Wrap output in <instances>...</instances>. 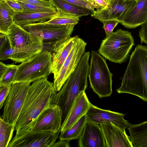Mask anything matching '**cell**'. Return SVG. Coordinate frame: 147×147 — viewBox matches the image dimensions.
<instances>
[{"label": "cell", "mask_w": 147, "mask_h": 147, "mask_svg": "<svg viewBox=\"0 0 147 147\" xmlns=\"http://www.w3.org/2000/svg\"><path fill=\"white\" fill-rule=\"evenodd\" d=\"M57 94L53 83L47 77L36 80L30 86L23 106L15 125L16 135L26 132L45 109L56 105Z\"/></svg>", "instance_id": "obj_1"}, {"label": "cell", "mask_w": 147, "mask_h": 147, "mask_svg": "<svg viewBox=\"0 0 147 147\" xmlns=\"http://www.w3.org/2000/svg\"><path fill=\"white\" fill-rule=\"evenodd\" d=\"M18 2L23 8V11L26 12H43L57 11L56 9L54 7H48Z\"/></svg>", "instance_id": "obj_29"}, {"label": "cell", "mask_w": 147, "mask_h": 147, "mask_svg": "<svg viewBox=\"0 0 147 147\" xmlns=\"http://www.w3.org/2000/svg\"><path fill=\"white\" fill-rule=\"evenodd\" d=\"M127 129L132 147H147V121L136 125L129 123Z\"/></svg>", "instance_id": "obj_22"}, {"label": "cell", "mask_w": 147, "mask_h": 147, "mask_svg": "<svg viewBox=\"0 0 147 147\" xmlns=\"http://www.w3.org/2000/svg\"><path fill=\"white\" fill-rule=\"evenodd\" d=\"M147 21V0L136 2L120 23L128 29L135 28Z\"/></svg>", "instance_id": "obj_19"}, {"label": "cell", "mask_w": 147, "mask_h": 147, "mask_svg": "<svg viewBox=\"0 0 147 147\" xmlns=\"http://www.w3.org/2000/svg\"><path fill=\"white\" fill-rule=\"evenodd\" d=\"M45 21L21 26L27 32L40 38L43 44L42 50L52 54L61 43L71 36L74 26L49 24Z\"/></svg>", "instance_id": "obj_5"}, {"label": "cell", "mask_w": 147, "mask_h": 147, "mask_svg": "<svg viewBox=\"0 0 147 147\" xmlns=\"http://www.w3.org/2000/svg\"><path fill=\"white\" fill-rule=\"evenodd\" d=\"M87 43L80 37L76 40L57 78L54 80L56 92H59L71 74L74 71L85 53Z\"/></svg>", "instance_id": "obj_9"}, {"label": "cell", "mask_w": 147, "mask_h": 147, "mask_svg": "<svg viewBox=\"0 0 147 147\" xmlns=\"http://www.w3.org/2000/svg\"><path fill=\"white\" fill-rule=\"evenodd\" d=\"M136 1L108 0L105 7L95 10L91 15L102 23L105 21L115 20L120 23L135 5Z\"/></svg>", "instance_id": "obj_12"}, {"label": "cell", "mask_w": 147, "mask_h": 147, "mask_svg": "<svg viewBox=\"0 0 147 147\" xmlns=\"http://www.w3.org/2000/svg\"><path fill=\"white\" fill-rule=\"evenodd\" d=\"M72 4L87 8L93 11L95 10L94 6L86 0H64Z\"/></svg>", "instance_id": "obj_32"}, {"label": "cell", "mask_w": 147, "mask_h": 147, "mask_svg": "<svg viewBox=\"0 0 147 147\" xmlns=\"http://www.w3.org/2000/svg\"><path fill=\"white\" fill-rule=\"evenodd\" d=\"M62 116V111L59 106L49 107L38 116L26 132L47 131L56 134L60 129Z\"/></svg>", "instance_id": "obj_10"}, {"label": "cell", "mask_w": 147, "mask_h": 147, "mask_svg": "<svg viewBox=\"0 0 147 147\" xmlns=\"http://www.w3.org/2000/svg\"><path fill=\"white\" fill-rule=\"evenodd\" d=\"M107 3L106 0H94L93 1V5L95 10L103 8L106 5Z\"/></svg>", "instance_id": "obj_36"}, {"label": "cell", "mask_w": 147, "mask_h": 147, "mask_svg": "<svg viewBox=\"0 0 147 147\" xmlns=\"http://www.w3.org/2000/svg\"><path fill=\"white\" fill-rule=\"evenodd\" d=\"M15 13L22 12L24 11L23 7L18 1L15 0H4Z\"/></svg>", "instance_id": "obj_34"}, {"label": "cell", "mask_w": 147, "mask_h": 147, "mask_svg": "<svg viewBox=\"0 0 147 147\" xmlns=\"http://www.w3.org/2000/svg\"><path fill=\"white\" fill-rule=\"evenodd\" d=\"M7 66L2 61L0 62V77L5 72Z\"/></svg>", "instance_id": "obj_38"}, {"label": "cell", "mask_w": 147, "mask_h": 147, "mask_svg": "<svg viewBox=\"0 0 147 147\" xmlns=\"http://www.w3.org/2000/svg\"><path fill=\"white\" fill-rule=\"evenodd\" d=\"M56 134L47 131H30L16 134L8 147H52L59 136Z\"/></svg>", "instance_id": "obj_11"}, {"label": "cell", "mask_w": 147, "mask_h": 147, "mask_svg": "<svg viewBox=\"0 0 147 147\" xmlns=\"http://www.w3.org/2000/svg\"><path fill=\"white\" fill-rule=\"evenodd\" d=\"M80 147H106L105 138L99 124L88 121L79 138Z\"/></svg>", "instance_id": "obj_16"}, {"label": "cell", "mask_w": 147, "mask_h": 147, "mask_svg": "<svg viewBox=\"0 0 147 147\" xmlns=\"http://www.w3.org/2000/svg\"><path fill=\"white\" fill-rule=\"evenodd\" d=\"M86 115L88 121L98 124L111 122L124 132L130 123L124 119L125 114L102 109L91 104Z\"/></svg>", "instance_id": "obj_13"}, {"label": "cell", "mask_w": 147, "mask_h": 147, "mask_svg": "<svg viewBox=\"0 0 147 147\" xmlns=\"http://www.w3.org/2000/svg\"><path fill=\"white\" fill-rule=\"evenodd\" d=\"M118 93L135 95L147 102V46L138 44L130 56Z\"/></svg>", "instance_id": "obj_2"}, {"label": "cell", "mask_w": 147, "mask_h": 147, "mask_svg": "<svg viewBox=\"0 0 147 147\" xmlns=\"http://www.w3.org/2000/svg\"><path fill=\"white\" fill-rule=\"evenodd\" d=\"M43 44L32 45L22 48H11L9 43L0 49V60L10 59L15 62L22 63L42 51Z\"/></svg>", "instance_id": "obj_15"}, {"label": "cell", "mask_w": 147, "mask_h": 147, "mask_svg": "<svg viewBox=\"0 0 147 147\" xmlns=\"http://www.w3.org/2000/svg\"><path fill=\"white\" fill-rule=\"evenodd\" d=\"M52 59V55L50 52L42 50L22 63L18 65L17 72L13 83H31L47 77L51 73Z\"/></svg>", "instance_id": "obj_6"}, {"label": "cell", "mask_w": 147, "mask_h": 147, "mask_svg": "<svg viewBox=\"0 0 147 147\" xmlns=\"http://www.w3.org/2000/svg\"><path fill=\"white\" fill-rule=\"evenodd\" d=\"M56 14L46 23L49 24L65 25L67 26H75L78 24L80 17L59 9H57Z\"/></svg>", "instance_id": "obj_26"}, {"label": "cell", "mask_w": 147, "mask_h": 147, "mask_svg": "<svg viewBox=\"0 0 147 147\" xmlns=\"http://www.w3.org/2000/svg\"><path fill=\"white\" fill-rule=\"evenodd\" d=\"M102 23L103 24V28L106 34V37H107L113 32V29L120 22L115 20H109L104 21Z\"/></svg>", "instance_id": "obj_30"}, {"label": "cell", "mask_w": 147, "mask_h": 147, "mask_svg": "<svg viewBox=\"0 0 147 147\" xmlns=\"http://www.w3.org/2000/svg\"><path fill=\"white\" fill-rule=\"evenodd\" d=\"M69 141L60 140L57 142H55L52 147H69Z\"/></svg>", "instance_id": "obj_37"}, {"label": "cell", "mask_w": 147, "mask_h": 147, "mask_svg": "<svg viewBox=\"0 0 147 147\" xmlns=\"http://www.w3.org/2000/svg\"><path fill=\"white\" fill-rule=\"evenodd\" d=\"M18 2L28 3L40 6L52 7H53L49 0H15Z\"/></svg>", "instance_id": "obj_33"}, {"label": "cell", "mask_w": 147, "mask_h": 147, "mask_svg": "<svg viewBox=\"0 0 147 147\" xmlns=\"http://www.w3.org/2000/svg\"><path fill=\"white\" fill-rule=\"evenodd\" d=\"M57 11L43 12H22L15 13L14 23L20 26L50 20L57 13Z\"/></svg>", "instance_id": "obj_21"}, {"label": "cell", "mask_w": 147, "mask_h": 147, "mask_svg": "<svg viewBox=\"0 0 147 147\" xmlns=\"http://www.w3.org/2000/svg\"><path fill=\"white\" fill-rule=\"evenodd\" d=\"M15 13L5 2L0 0V32L4 34L9 30L14 23Z\"/></svg>", "instance_id": "obj_24"}, {"label": "cell", "mask_w": 147, "mask_h": 147, "mask_svg": "<svg viewBox=\"0 0 147 147\" xmlns=\"http://www.w3.org/2000/svg\"><path fill=\"white\" fill-rule=\"evenodd\" d=\"M5 34L10 47L13 48H22L43 43L42 39L39 37L31 34L14 23Z\"/></svg>", "instance_id": "obj_14"}, {"label": "cell", "mask_w": 147, "mask_h": 147, "mask_svg": "<svg viewBox=\"0 0 147 147\" xmlns=\"http://www.w3.org/2000/svg\"><path fill=\"white\" fill-rule=\"evenodd\" d=\"M90 56L88 76L91 87L99 98L110 96L112 93L113 75L99 53L92 50Z\"/></svg>", "instance_id": "obj_7"}, {"label": "cell", "mask_w": 147, "mask_h": 147, "mask_svg": "<svg viewBox=\"0 0 147 147\" xmlns=\"http://www.w3.org/2000/svg\"><path fill=\"white\" fill-rule=\"evenodd\" d=\"M88 121L87 116L86 115H84L69 128L60 132L59 139L70 141L73 140L79 139Z\"/></svg>", "instance_id": "obj_25"}, {"label": "cell", "mask_w": 147, "mask_h": 147, "mask_svg": "<svg viewBox=\"0 0 147 147\" xmlns=\"http://www.w3.org/2000/svg\"><path fill=\"white\" fill-rule=\"evenodd\" d=\"M56 9L75 14L80 17L91 15L93 12L87 8L77 5L64 0H49Z\"/></svg>", "instance_id": "obj_23"}, {"label": "cell", "mask_w": 147, "mask_h": 147, "mask_svg": "<svg viewBox=\"0 0 147 147\" xmlns=\"http://www.w3.org/2000/svg\"><path fill=\"white\" fill-rule=\"evenodd\" d=\"M91 104L85 92H81L75 100L61 126L60 132L69 129L86 115Z\"/></svg>", "instance_id": "obj_18"}, {"label": "cell", "mask_w": 147, "mask_h": 147, "mask_svg": "<svg viewBox=\"0 0 147 147\" xmlns=\"http://www.w3.org/2000/svg\"><path fill=\"white\" fill-rule=\"evenodd\" d=\"M90 55L89 52L84 53L75 70L57 94L56 105L62 112L61 126L76 98L87 88Z\"/></svg>", "instance_id": "obj_3"}, {"label": "cell", "mask_w": 147, "mask_h": 147, "mask_svg": "<svg viewBox=\"0 0 147 147\" xmlns=\"http://www.w3.org/2000/svg\"><path fill=\"white\" fill-rule=\"evenodd\" d=\"M138 36L141 42L147 45V21L141 26Z\"/></svg>", "instance_id": "obj_35"}, {"label": "cell", "mask_w": 147, "mask_h": 147, "mask_svg": "<svg viewBox=\"0 0 147 147\" xmlns=\"http://www.w3.org/2000/svg\"><path fill=\"white\" fill-rule=\"evenodd\" d=\"M134 41L131 32L119 29L102 40L98 51L109 61L121 64L127 59Z\"/></svg>", "instance_id": "obj_4"}, {"label": "cell", "mask_w": 147, "mask_h": 147, "mask_svg": "<svg viewBox=\"0 0 147 147\" xmlns=\"http://www.w3.org/2000/svg\"><path fill=\"white\" fill-rule=\"evenodd\" d=\"M11 84L0 86V109H1L8 96Z\"/></svg>", "instance_id": "obj_31"}, {"label": "cell", "mask_w": 147, "mask_h": 147, "mask_svg": "<svg viewBox=\"0 0 147 147\" xmlns=\"http://www.w3.org/2000/svg\"><path fill=\"white\" fill-rule=\"evenodd\" d=\"M93 2V1H94V0H91Z\"/></svg>", "instance_id": "obj_40"}, {"label": "cell", "mask_w": 147, "mask_h": 147, "mask_svg": "<svg viewBox=\"0 0 147 147\" xmlns=\"http://www.w3.org/2000/svg\"><path fill=\"white\" fill-rule=\"evenodd\" d=\"M18 69V65L13 64H7V68L0 77V86L12 84L15 78Z\"/></svg>", "instance_id": "obj_28"}, {"label": "cell", "mask_w": 147, "mask_h": 147, "mask_svg": "<svg viewBox=\"0 0 147 147\" xmlns=\"http://www.w3.org/2000/svg\"><path fill=\"white\" fill-rule=\"evenodd\" d=\"M15 125L9 124L0 118V147H8L11 140Z\"/></svg>", "instance_id": "obj_27"}, {"label": "cell", "mask_w": 147, "mask_h": 147, "mask_svg": "<svg viewBox=\"0 0 147 147\" xmlns=\"http://www.w3.org/2000/svg\"><path fill=\"white\" fill-rule=\"evenodd\" d=\"M99 124L105 138L106 147H132L125 132L111 122H102Z\"/></svg>", "instance_id": "obj_17"}, {"label": "cell", "mask_w": 147, "mask_h": 147, "mask_svg": "<svg viewBox=\"0 0 147 147\" xmlns=\"http://www.w3.org/2000/svg\"><path fill=\"white\" fill-rule=\"evenodd\" d=\"M30 85V82L12 84L10 92L3 105V113L0 117L5 122L15 125Z\"/></svg>", "instance_id": "obj_8"}, {"label": "cell", "mask_w": 147, "mask_h": 147, "mask_svg": "<svg viewBox=\"0 0 147 147\" xmlns=\"http://www.w3.org/2000/svg\"><path fill=\"white\" fill-rule=\"evenodd\" d=\"M78 37V35L71 36L61 43L52 53L51 73L53 74L54 79L58 76L63 63Z\"/></svg>", "instance_id": "obj_20"}, {"label": "cell", "mask_w": 147, "mask_h": 147, "mask_svg": "<svg viewBox=\"0 0 147 147\" xmlns=\"http://www.w3.org/2000/svg\"><path fill=\"white\" fill-rule=\"evenodd\" d=\"M86 0L89 2L90 3H91L93 5V2L91 0Z\"/></svg>", "instance_id": "obj_39"}]
</instances>
